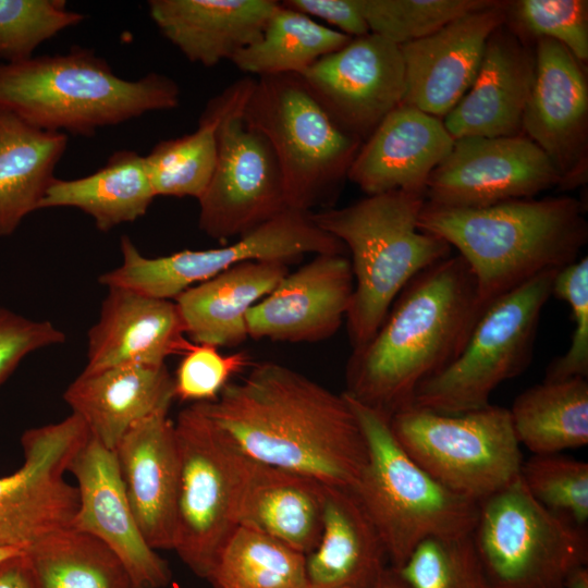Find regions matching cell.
I'll return each mask as SVG.
<instances>
[{
  "mask_svg": "<svg viewBox=\"0 0 588 588\" xmlns=\"http://www.w3.org/2000/svg\"><path fill=\"white\" fill-rule=\"evenodd\" d=\"M66 146V134L37 128L0 108V237L39 209Z\"/></svg>",
  "mask_w": 588,
  "mask_h": 588,
  "instance_id": "obj_30",
  "label": "cell"
},
{
  "mask_svg": "<svg viewBox=\"0 0 588 588\" xmlns=\"http://www.w3.org/2000/svg\"><path fill=\"white\" fill-rule=\"evenodd\" d=\"M248 365L244 352L223 355L216 346L193 343L173 378L174 396L183 402H213L233 376Z\"/></svg>",
  "mask_w": 588,
  "mask_h": 588,
  "instance_id": "obj_43",
  "label": "cell"
},
{
  "mask_svg": "<svg viewBox=\"0 0 588 588\" xmlns=\"http://www.w3.org/2000/svg\"><path fill=\"white\" fill-rule=\"evenodd\" d=\"M180 481L173 550L198 577L208 578L238 527L241 505L257 462L243 453L198 403L174 421Z\"/></svg>",
  "mask_w": 588,
  "mask_h": 588,
  "instance_id": "obj_8",
  "label": "cell"
},
{
  "mask_svg": "<svg viewBox=\"0 0 588 588\" xmlns=\"http://www.w3.org/2000/svg\"><path fill=\"white\" fill-rule=\"evenodd\" d=\"M77 481L78 507L72 528L110 548L123 563L133 588H163L168 563L144 538L130 505L115 454L91 436L70 463Z\"/></svg>",
  "mask_w": 588,
  "mask_h": 588,
  "instance_id": "obj_18",
  "label": "cell"
},
{
  "mask_svg": "<svg viewBox=\"0 0 588 588\" xmlns=\"http://www.w3.org/2000/svg\"><path fill=\"white\" fill-rule=\"evenodd\" d=\"M471 539L492 588H563L588 562L586 528L540 504L520 477L478 504Z\"/></svg>",
  "mask_w": 588,
  "mask_h": 588,
  "instance_id": "obj_10",
  "label": "cell"
},
{
  "mask_svg": "<svg viewBox=\"0 0 588 588\" xmlns=\"http://www.w3.org/2000/svg\"><path fill=\"white\" fill-rule=\"evenodd\" d=\"M289 273L282 261H247L188 287L174 302L196 344L233 347L247 338L246 316Z\"/></svg>",
  "mask_w": 588,
  "mask_h": 588,
  "instance_id": "obj_27",
  "label": "cell"
},
{
  "mask_svg": "<svg viewBox=\"0 0 588 588\" xmlns=\"http://www.w3.org/2000/svg\"><path fill=\"white\" fill-rule=\"evenodd\" d=\"M453 144L442 119L401 105L362 144L347 179L367 195L391 191L425 194L431 172Z\"/></svg>",
  "mask_w": 588,
  "mask_h": 588,
  "instance_id": "obj_23",
  "label": "cell"
},
{
  "mask_svg": "<svg viewBox=\"0 0 588 588\" xmlns=\"http://www.w3.org/2000/svg\"><path fill=\"white\" fill-rule=\"evenodd\" d=\"M519 477L544 507L575 525L588 522V464L556 454L534 455L524 461Z\"/></svg>",
  "mask_w": 588,
  "mask_h": 588,
  "instance_id": "obj_39",
  "label": "cell"
},
{
  "mask_svg": "<svg viewBox=\"0 0 588 588\" xmlns=\"http://www.w3.org/2000/svg\"><path fill=\"white\" fill-rule=\"evenodd\" d=\"M536 69L535 46L506 22L489 37L477 75L442 119L454 139L520 135Z\"/></svg>",
  "mask_w": 588,
  "mask_h": 588,
  "instance_id": "obj_21",
  "label": "cell"
},
{
  "mask_svg": "<svg viewBox=\"0 0 588 588\" xmlns=\"http://www.w3.org/2000/svg\"><path fill=\"white\" fill-rule=\"evenodd\" d=\"M299 76L333 121L363 143L405 94L400 46L372 33L352 38Z\"/></svg>",
  "mask_w": 588,
  "mask_h": 588,
  "instance_id": "obj_16",
  "label": "cell"
},
{
  "mask_svg": "<svg viewBox=\"0 0 588 588\" xmlns=\"http://www.w3.org/2000/svg\"><path fill=\"white\" fill-rule=\"evenodd\" d=\"M404 451L452 492L480 503L519 478L524 462L509 408L442 414L409 405L390 418Z\"/></svg>",
  "mask_w": 588,
  "mask_h": 588,
  "instance_id": "obj_9",
  "label": "cell"
},
{
  "mask_svg": "<svg viewBox=\"0 0 588 588\" xmlns=\"http://www.w3.org/2000/svg\"><path fill=\"white\" fill-rule=\"evenodd\" d=\"M536 69L522 132L551 160L561 189L576 188L588 173V84L581 64L558 41H535Z\"/></svg>",
  "mask_w": 588,
  "mask_h": 588,
  "instance_id": "obj_17",
  "label": "cell"
},
{
  "mask_svg": "<svg viewBox=\"0 0 588 588\" xmlns=\"http://www.w3.org/2000/svg\"><path fill=\"white\" fill-rule=\"evenodd\" d=\"M174 301L108 289L99 318L87 334V364L83 371L121 365L162 366L171 355H184L193 345Z\"/></svg>",
  "mask_w": 588,
  "mask_h": 588,
  "instance_id": "obj_24",
  "label": "cell"
},
{
  "mask_svg": "<svg viewBox=\"0 0 588 588\" xmlns=\"http://www.w3.org/2000/svg\"><path fill=\"white\" fill-rule=\"evenodd\" d=\"M324 487L309 476L257 463L241 505L238 526L307 555L321 536Z\"/></svg>",
  "mask_w": 588,
  "mask_h": 588,
  "instance_id": "obj_29",
  "label": "cell"
},
{
  "mask_svg": "<svg viewBox=\"0 0 588 588\" xmlns=\"http://www.w3.org/2000/svg\"><path fill=\"white\" fill-rule=\"evenodd\" d=\"M62 330L48 320H35L0 307V385L29 354L64 343Z\"/></svg>",
  "mask_w": 588,
  "mask_h": 588,
  "instance_id": "obj_44",
  "label": "cell"
},
{
  "mask_svg": "<svg viewBox=\"0 0 588 588\" xmlns=\"http://www.w3.org/2000/svg\"><path fill=\"white\" fill-rule=\"evenodd\" d=\"M23 552L36 588H133L115 553L72 527L45 536Z\"/></svg>",
  "mask_w": 588,
  "mask_h": 588,
  "instance_id": "obj_35",
  "label": "cell"
},
{
  "mask_svg": "<svg viewBox=\"0 0 588 588\" xmlns=\"http://www.w3.org/2000/svg\"><path fill=\"white\" fill-rule=\"evenodd\" d=\"M369 588H411L400 573L388 566Z\"/></svg>",
  "mask_w": 588,
  "mask_h": 588,
  "instance_id": "obj_47",
  "label": "cell"
},
{
  "mask_svg": "<svg viewBox=\"0 0 588 588\" xmlns=\"http://www.w3.org/2000/svg\"><path fill=\"white\" fill-rule=\"evenodd\" d=\"M22 550L20 549H13V548H0V561L20 552Z\"/></svg>",
  "mask_w": 588,
  "mask_h": 588,
  "instance_id": "obj_49",
  "label": "cell"
},
{
  "mask_svg": "<svg viewBox=\"0 0 588 588\" xmlns=\"http://www.w3.org/2000/svg\"><path fill=\"white\" fill-rule=\"evenodd\" d=\"M506 10L507 1H495L400 46L405 70L402 105L443 119L471 86L490 35L506 22Z\"/></svg>",
  "mask_w": 588,
  "mask_h": 588,
  "instance_id": "obj_19",
  "label": "cell"
},
{
  "mask_svg": "<svg viewBox=\"0 0 588 588\" xmlns=\"http://www.w3.org/2000/svg\"><path fill=\"white\" fill-rule=\"evenodd\" d=\"M556 273L547 271L490 303L461 354L416 390L411 405L442 414L489 405L492 392L530 364Z\"/></svg>",
  "mask_w": 588,
  "mask_h": 588,
  "instance_id": "obj_11",
  "label": "cell"
},
{
  "mask_svg": "<svg viewBox=\"0 0 588 588\" xmlns=\"http://www.w3.org/2000/svg\"><path fill=\"white\" fill-rule=\"evenodd\" d=\"M84 19L63 0H0V60L32 58L40 44Z\"/></svg>",
  "mask_w": 588,
  "mask_h": 588,
  "instance_id": "obj_41",
  "label": "cell"
},
{
  "mask_svg": "<svg viewBox=\"0 0 588 588\" xmlns=\"http://www.w3.org/2000/svg\"><path fill=\"white\" fill-rule=\"evenodd\" d=\"M351 39L279 2L260 37L238 51L231 62L240 71L258 77L301 75L319 59L341 49Z\"/></svg>",
  "mask_w": 588,
  "mask_h": 588,
  "instance_id": "obj_34",
  "label": "cell"
},
{
  "mask_svg": "<svg viewBox=\"0 0 588 588\" xmlns=\"http://www.w3.org/2000/svg\"><path fill=\"white\" fill-rule=\"evenodd\" d=\"M506 25L530 41L547 38L564 46L581 64L588 60V1H507Z\"/></svg>",
  "mask_w": 588,
  "mask_h": 588,
  "instance_id": "obj_40",
  "label": "cell"
},
{
  "mask_svg": "<svg viewBox=\"0 0 588 588\" xmlns=\"http://www.w3.org/2000/svg\"><path fill=\"white\" fill-rule=\"evenodd\" d=\"M563 588H588V568L581 566L568 574Z\"/></svg>",
  "mask_w": 588,
  "mask_h": 588,
  "instance_id": "obj_48",
  "label": "cell"
},
{
  "mask_svg": "<svg viewBox=\"0 0 588 588\" xmlns=\"http://www.w3.org/2000/svg\"><path fill=\"white\" fill-rule=\"evenodd\" d=\"M509 412L519 444L534 455L588 443L587 378L543 380L517 395Z\"/></svg>",
  "mask_w": 588,
  "mask_h": 588,
  "instance_id": "obj_32",
  "label": "cell"
},
{
  "mask_svg": "<svg viewBox=\"0 0 588 588\" xmlns=\"http://www.w3.org/2000/svg\"><path fill=\"white\" fill-rule=\"evenodd\" d=\"M278 4L274 0H150L148 11L188 61L215 66L255 42Z\"/></svg>",
  "mask_w": 588,
  "mask_h": 588,
  "instance_id": "obj_26",
  "label": "cell"
},
{
  "mask_svg": "<svg viewBox=\"0 0 588 588\" xmlns=\"http://www.w3.org/2000/svg\"><path fill=\"white\" fill-rule=\"evenodd\" d=\"M305 564V554L238 526L207 579L213 588H307Z\"/></svg>",
  "mask_w": 588,
  "mask_h": 588,
  "instance_id": "obj_36",
  "label": "cell"
},
{
  "mask_svg": "<svg viewBox=\"0 0 588 588\" xmlns=\"http://www.w3.org/2000/svg\"><path fill=\"white\" fill-rule=\"evenodd\" d=\"M395 569L411 588H492L471 535L427 539Z\"/></svg>",
  "mask_w": 588,
  "mask_h": 588,
  "instance_id": "obj_37",
  "label": "cell"
},
{
  "mask_svg": "<svg viewBox=\"0 0 588 588\" xmlns=\"http://www.w3.org/2000/svg\"><path fill=\"white\" fill-rule=\"evenodd\" d=\"M89 437L86 424L74 413L23 433V465L0 477V548L24 550L72 526L78 490L64 474Z\"/></svg>",
  "mask_w": 588,
  "mask_h": 588,
  "instance_id": "obj_14",
  "label": "cell"
},
{
  "mask_svg": "<svg viewBox=\"0 0 588 588\" xmlns=\"http://www.w3.org/2000/svg\"><path fill=\"white\" fill-rule=\"evenodd\" d=\"M341 241L319 228L309 212L286 209L220 248L185 249L146 257L130 247L118 271L121 286L143 296L175 299L191 286L247 261L299 260L306 255L345 254Z\"/></svg>",
  "mask_w": 588,
  "mask_h": 588,
  "instance_id": "obj_12",
  "label": "cell"
},
{
  "mask_svg": "<svg viewBox=\"0 0 588 588\" xmlns=\"http://www.w3.org/2000/svg\"><path fill=\"white\" fill-rule=\"evenodd\" d=\"M242 119L269 142L289 209L310 213L334 203L363 142L333 121L299 75L255 79Z\"/></svg>",
  "mask_w": 588,
  "mask_h": 588,
  "instance_id": "obj_7",
  "label": "cell"
},
{
  "mask_svg": "<svg viewBox=\"0 0 588 588\" xmlns=\"http://www.w3.org/2000/svg\"><path fill=\"white\" fill-rule=\"evenodd\" d=\"M552 294L568 303L574 323L566 353L554 358L546 370L544 380H563L588 376V258L558 271Z\"/></svg>",
  "mask_w": 588,
  "mask_h": 588,
  "instance_id": "obj_42",
  "label": "cell"
},
{
  "mask_svg": "<svg viewBox=\"0 0 588 588\" xmlns=\"http://www.w3.org/2000/svg\"><path fill=\"white\" fill-rule=\"evenodd\" d=\"M155 197L144 156L125 149L113 152L90 175L73 180L54 177L39 209L77 208L94 219L98 230L108 232L145 216Z\"/></svg>",
  "mask_w": 588,
  "mask_h": 588,
  "instance_id": "obj_31",
  "label": "cell"
},
{
  "mask_svg": "<svg viewBox=\"0 0 588 588\" xmlns=\"http://www.w3.org/2000/svg\"><path fill=\"white\" fill-rule=\"evenodd\" d=\"M486 307L462 256L451 255L415 275L383 322L346 365V393L389 418L463 351Z\"/></svg>",
  "mask_w": 588,
  "mask_h": 588,
  "instance_id": "obj_2",
  "label": "cell"
},
{
  "mask_svg": "<svg viewBox=\"0 0 588 588\" xmlns=\"http://www.w3.org/2000/svg\"><path fill=\"white\" fill-rule=\"evenodd\" d=\"M238 86L240 79L208 101L196 131L161 140L144 156L156 197H193L198 200L205 193L217 162L218 126Z\"/></svg>",
  "mask_w": 588,
  "mask_h": 588,
  "instance_id": "obj_33",
  "label": "cell"
},
{
  "mask_svg": "<svg viewBox=\"0 0 588 588\" xmlns=\"http://www.w3.org/2000/svg\"><path fill=\"white\" fill-rule=\"evenodd\" d=\"M560 185L547 155L524 134L454 139L448 156L431 172L425 197L431 205L482 208L534 198Z\"/></svg>",
  "mask_w": 588,
  "mask_h": 588,
  "instance_id": "obj_15",
  "label": "cell"
},
{
  "mask_svg": "<svg viewBox=\"0 0 588 588\" xmlns=\"http://www.w3.org/2000/svg\"><path fill=\"white\" fill-rule=\"evenodd\" d=\"M425 203L422 193L391 191L310 212L351 253L354 291L345 319L353 350L370 341L415 275L452 255L445 241L418 228Z\"/></svg>",
  "mask_w": 588,
  "mask_h": 588,
  "instance_id": "obj_5",
  "label": "cell"
},
{
  "mask_svg": "<svg viewBox=\"0 0 588 588\" xmlns=\"http://www.w3.org/2000/svg\"><path fill=\"white\" fill-rule=\"evenodd\" d=\"M0 588H36L23 550L0 561Z\"/></svg>",
  "mask_w": 588,
  "mask_h": 588,
  "instance_id": "obj_46",
  "label": "cell"
},
{
  "mask_svg": "<svg viewBox=\"0 0 588 588\" xmlns=\"http://www.w3.org/2000/svg\"><path fill=\"white\" fill-rule=\"evenodd\" d=\"M344 395L367 444V461L352 492L376 528L390 566L399 568L427 539L471 535L478 503L422 469L395 439L388 416Z\"/></svg>",
  "mask_w": 588,
  "mask_h": 588,
  "instance_id": "obj_6",
  "label": "cell"
},
{
  "mask_svg": "<svg viewBox=\"0 0 588 588\" xmlns=\"http://www.w3.org/2000/svg\"><path fill=\"white\" fill-rule=\"evenodd\" d=\"M168 413L137 421L113 450L134 516L155 550H173L175 530L180 455Z\"/></svg>",
  "mask_w": 588,
  "mask_h": 588,
  "instance_id": "obj_22",
  "label": "cell"
},
{
  "mask_svg": "<svg viewBox=\"0 0 588 588\" xmlns=\"http://www.w3.org/2000/svg\"><path fill=\"white\" fill-rule=\"evenodd\" d=\"M354 291L345 254H319L287 273L247 316L248 336L282 342H318L340 329Z\"/></svg>",
  "mask_w": 588,
  "mask_h": 588,
  "instance_id": "obj_20",
  "label": "cell"
},
{
  "mask_svg": "<svg viewBox=\"0 0 588 588\" xmlns=\"http://www.w3.org/2000/svg\"><path fill=\"white\" fill-rule=\"evenodd\" d=\"M180 87L160 73L136 81L118 76L94 50L0 63V108L49 132L93 136L147 112L172 110Z\"/></svg>",
  "mask_w": 588,
  "mask_h": 588,
  "instance_id": "obj_4",
  "label": "cell"
},
{
  "mask_svg": "<svg viewBox=\"0 0 588 588\" xmlns=\"http://www.w3.org/2000/svg\"><path fill=\"white\" fill-rule=\"evenodd\" d=\"M495 0H362L372 34L397 46L433 34L452 21Z\"/></svg>",
  "mask_w": 588,
  "mask_h": 588,
  "instance_id": "obj_38",
  "label": "cell"
},
{
  "mask_svg": "<svg viewBox=\"0 0 588 588\" xmlns=\"http://www.w3.org/2000/svg\"><path fill=\"white\" fill-rule=\"evenodd\" d=\"M63 399L84 420L90 436L113 451L137 421L169 411L175 399L174 379L166 365H121L82 371Z\"/></svg>",
  "mask_w": 588,
  "mask_h": 588,
  "instance_id": "obj_25",
  "label": "cell"
},
{
  "mask_svg": "<svg viewBox=\"0 0 588 588\" xmlns=\"http://www.w3.org/2000/svg\"><path fill=\"white\" fill-rule=\"evenodd\" d=\"M418 228L457 249L485 307L547 271L575 262L588 241L584 205L571 196L522 198L482 208L426 201Z\"/></svg>",
  "mask_w": 588,
  "mask_h": 588,
  "instance_id": "obj_3",
  "label": "cell"
},
{
  "mask_svg": "<svg viewBox=\"0 0 588 588\" xmlns=\"http://www.w3.org/2000/svg\"><path fill=\"white\" fill-rule=\"evenodd\" d=\"M281 3L310 17L322 20L352 38L370 33L363 13L362 0H285Z\"/></svg>",
  "mask_w": 588,
  "mask_h": 588,
  "instance_id": "obj_45",
  "label": "cell"
},
{
  "mask_svg": "<svg viewBox=\"0 0 588 588\" xmlns=\"http://www.w3.org/2000/svg\"><path fill=\"white\" fill-rule=\"evenodd\" d=\"M255 79L240 78L237 94L218 126L215 171L198 199V226L219 241L241 236L289 209L269 142L242 119Z\"/></svg>",
  "mask_w": 588,
  "mask_h": 588,
  "instance_id": "obj_13",
  "label": "cell"
},
{
  "mask_svg": "<svg viewBox=\"0 0 588 588\" xmlns=\"http://www.w3.org/2000/svg\"><path fill=\"white\" fill-rule=\"evenodd\" d=\"M198 404L257 463L350 491L366 464L365 436L344 393L282 364L259 363Z\"/></svg>",
  "mask_w": 588,
  "mask_h": 588,
  "instance_id": "obj_1",
  "label": "cell"
},
{
  "mask_svg": "<svg viewBox=\"0 0 588 588\" xmlns=\"http://www.w3.org/2000/svg\"><path fill=\"white\" fill-rule=\"evenodd\" d=\"M388 562L384 546L354 493L326 486L321 536L306 555L307 588H369Z\"/></svg>",
  "mask_w": 588,
  "mask_h": 588,
  "instance_id": "obj_28",
  "label": "cell"
}]
</instances>
